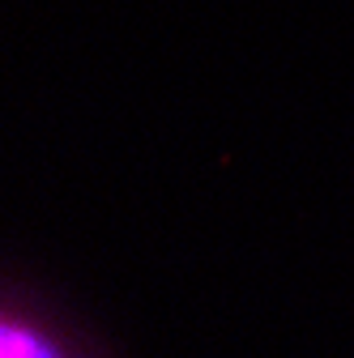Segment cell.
<instances>
[{
	"label": "cell",
	"mask_w": 354,
	"mask_h": 358,
	"mask_svg": "<svg viewBox=\"0 0 354 358\" xmlns=\"http://www.w3.org/2000/svg\"><path fill=\"white\" fill-rule=\"evenodd\" d=\"M0 358H48V354L17 333H0Z\"/></svg>",
	"instance_id": "6da1fadb"
}]
</instances>
